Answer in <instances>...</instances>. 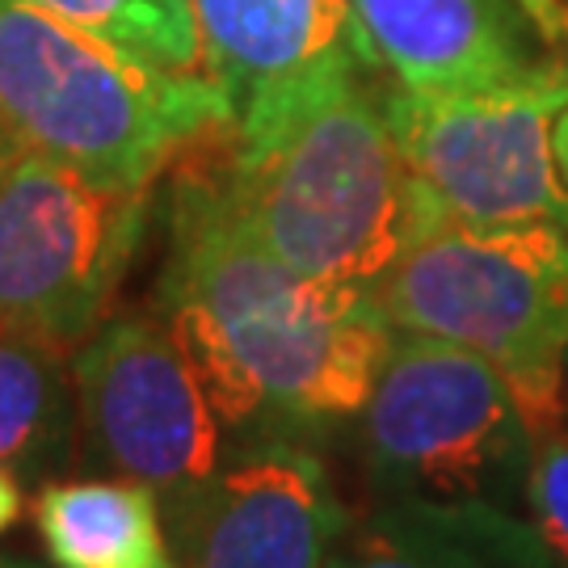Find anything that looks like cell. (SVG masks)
Listing matches in <instances>:
<instances>
[{
    "label": "cell",
    "instance_id": "16",
    "mask_svg": "<svg viewBox=\"0 0 568 568\" xmlns=\"http://www.w3.org/2000/svg\"><path fill=\"white\" fill-rule=\"evenodd\" d=\"M506 548L523 568H568V426L535 438L527 493L518 518H509Z\"/></svg>",
    "mask_w": 568,
    "mask_h": 568
},
{
    "label": "cell",
    "instance_id": "9",
    "mask_svg": "<svg viewBox=\"0 0 568 568\" xmlns=\"http://www.w3.org/2000/svg\"><path fill=\"white\" fill-rule=\"evenodd\" d=\"M182 568H328L354 518L325 459L295 438H257L164 506Z\"/></svg>",
    "mask_w": 568,
    "mask_h": 568
},
{
    "label": "cell",
    "instance_id": "6",
    "mask_svg": "<svg viewBox=\"0 0 568 568\" xmlns=\"http://www.w3.org/2000/svg\"><path fill=\"white\" fill-rule=\"evenodd\" d=\"M387 126L438 215L467 224H568V185L551 126L568 102V68L485 89H413L379 81Z\"/></svg>",
    "mask_w": 568,
    "mask_h": 568
},
{
    "label": "cell",
    "instance_id": "14",
    "mask_svg": "<svg viewBox=\"0 0 568 568\" xmlns=\"http://www.w3.org/2000/svg\"><path fill=\"white\" fill-rule=\"evenodd\" d=\"M509 518H447L384 506L345 535L328 568H523L506 548Z\"/></svg>",
    "mask_w": 568,
    "mask_h": 568
},
{
    "label": "cell",
    "instance_id": "5",
    "mask_svg": "<svg viewBox=\"0 0 568 568\" xmlns=\"http://www.w3.org/2000/svg\"><path fill=\"white\" fill-rule=\"evenodd\" d=\"M535 438L488 358L400 328L358 413L366 480L384 506L447 518H518Z\"/></svg>",
    "mask_w": 568,
    "mask_h": 568
},
{
    "label": "cell",
    "instance_id": "12",
    "mask_svg": "<svg viewBox=\"0 0 568 568\" xmlns=\"http://www.w3.org/2000/svg\"><path fill=\"white\" fill-rule=\"evenodd\" d=\"M30 518L55 568H182L161 497L140 480H47L34 493Z\"/></svg>",
    "mask_w": 568,
    "mask_h": 568
},
{
    "label": "cell",
    "instance_id": "11",
    "mask_svg": "<svg viewBox=\"0 0 568 568\" xmlns=\"http://www.w3.org/2000/svg\"><path fill=\"white\" fill-rule=\"evenodd\" d=\"M375 60L413 89H485L544 72V34L518 0H349Z\"/></svg>",
    "mask_w": 568,
    "mask_h": 568
},
{
    "label": "cell",
    "instance_id": "18",
    "mask_svg": "<svg viewBox=\"0 0 568 568\" xmlns=\"http://www.w3.org/2000/svg\"><path fill=\"white\" fill-rule=\"evenodd\" d=\"M21 509H26V497H21V480L13 471H4L0 467V535L13 527L21 518Z\"/></svg>",
    "mask_w": 568,
    "mask_h": 568
},
{
    "label": "cell",
    "instance_id": "15",
    "mask_svg": "<svg viewBox=\"0 0 568 568\" xmlns=\"http://www.w3.org/2000/svg\"><path fill=\"white\" fill-rule=\"evenodd\" d=\"M26 4H39L81 30L122 42L164 68L178 72L203 68V34L194 18V0H26Z\"/></svg>",
    "mask_w": 568,
    "mask_h": 568
},
{
    "label": "cell",
    "instance_id": "17",
    "mask_svg": "<svg viewBox=\"0 0 568 568\" xmlns=\"http://www.w3.org/2000/svg\"><path fill=\"white\" fill-rule=\"evenodd\" d=\"M527 9V18L535 21V30L544 34L548 47H565L568 39V4L565 0H518Z\"/></svg>",
    "mask_w": 568,
    "mask_h": 568
},
{
    "label": "cell",
    "instance_id": "21",
    "mask_svg": "<svg viewBox=\"0 0 568 568\" xmlns=\"http://www.w3.org/2000/svg\"><path fill=\"white\" fill-rule=\"evenodd\" d=\"M0 568H39V565H26L18 556H4V551H0Z\"/></svg>",
    "mask_w": 568,
    "mask_h": 568
},
{
    "label": "cell",
    "instance_id": "3",
    "mask_svg": "<svg viewBox=\"0 0 568 568\" xmlns=\"http://www.w3.org/2000/svg\"><path fill=\"white\" fill-rule=\"evenodd\" d=\"M0 126L105 185L152 190L194 140L232 126L224 84L178 72L26 0H0Z\"/></svg>",
    "mask_w": 568,
    "mask_h": 568
},
{
    "label": "cell",
    "instance_id": "19",
    "mask_svg": "<svg viewBox=\"0 0 568 568\" xmlns=\"http://www.w3.org/2000/svg\"><path fill=\"white\" fill-rule=\"evenodd\" d=\"M551 148H556V164H560V178H565V185H568V102L560 105V114H556Z\"/></svg>",
    "mask_w": 568,
    "mask_h": 568
},
{
    "label": "cell",
    "instance_id": "1",
    "mask_svg": "<svg viewBox=\"0 0 568 568\" xmlns=\"http://www.w3.org/2000/svg\"><path fill=\"white\" fill-rule=\"evenodd\" d=\"M178 161L156 316L190 354L224 434L236 447L307 443L358 422L396 337L375 291L307 278L265 253L227 211L199 140Z\"/></svg>",
    "mask_w": 568,
    "mask_h": 568
},
{
    "label": "cell",
    "instance_id": "2",
    "mask_svg": "<svg viewBox=\"0 0 568 568\" xmlns=\"http://www.w3.org/2000/svg\"><path fill=\"white\" fill-rule=\"evenodd\" d=\"M236 224L307 278L375 291L434 206L379 102V68H337L199 140Z\"/></svg>",
    "mask_w": 568,
    "mask_h": 568
},
{
    "label": "cell",
    "instance_id": "7",
    "mask_svg": "<svg viewBox=\"0 0 568 568\" xmlns=\"http://www.w3.org/2000/svg\"><path fill=\"white\" fill-rule=\"evenodd\" d=\"M148 211L152 190L105 185L21 148L0 182V321L77 354L110 321Z\"/></svg>",
    "mask_w": 568,
    "mask_h": 568
},
{
    "label": "cell",
    "instance_id": "13",
    "mask_svg": "<svg viewBox=\"0 0 568 568\" xmlns=\"http://www.w3.org/2000/svg\"><path fill=\"white\" fill-rule=\"evenodd\" d=\"M81 459L72 349L0 321V467L18 480H60Z\"/></svg>",
    "mask_w": 568,
    "mask_h": 568
},
{
    "label": "cell",
    "instance_id": "20",
    "mask_svg": "<svg viewBox=\"0 0 568 568\" xmlns=\"http://www.w3.org/2000/svg\"><path fill=\"white\" fill-rule=\"evenodd\" d=\"M18 140H13V135H9V131H4V126H0V182H4V173H9V169H13V161H18Z\"/></svg>",
    "mask_w": 568,
    "mask_h": 568
},
{
    "label": "cell",
    "instance_id": "4",
    "mask_svg": "<svg viewBox=\"0 0 568 568\" xmlns=\"http://www.w3.org/2000/svg\"><path fill=\"white\" fill-rule=\"evenodd\" d=\"M375 300L392 328L488 358L535 434L565 426L568 224H467L434 211Z\"/></svg>",
    "mask_w": 568,
    "mask_h": 568
},
{
    "label": "cell",
    "instance_id": "10",
    "mask_svg": "<svg viewBox=\"0 0 568 568\" xmlns=\"http://www.w3.org/2000/svg\"><path fill=\"white\" fill-rule=\"evenodd\" d=\"M194 18L232 122L257 119L337 68H379L349 0H194Z\"/></svg>",
    "mask_w": 568,
    "mask_h": 568
},
{
    "label": "cell",
    "instance_id": "23",
    "mask_svg": "<svg viewBox=\"0 0 568 568\" xmlns=\"http://www.w3.org/2000/svg\"><path fill=\"white\" fill-rule=\"evenodd\" d=\"M565 405H568V363H565Z\"/></svg>",
    "mask_w": 568,
    "mask_h": 568
},
{
    "label": "cell",
    "instance_id": "22",
    "mask_svg": "<svg viewBox=\"0 0 568 568\" xmlns=\"http://www.w3.org/2000/svg\"><path fill=\"white\" fill-rule=\"evenodd\" d=\"M560 60H565V68H568V39H565V47H560Z\"/></svg>",
    "mask_w": 568,
    "mask_h": 568
},
{
    "label": "cell",
    "instance_id": "8",
    "mask_svg": "<svg viewBox=\"0 0 568 568\" xmlns=\"http://www.w3.org/2000/svg\"><path fill=\"white\" fill-rule=\"evenodd\" d=\"M81 459L98 476L182 501L227 459L224 422L199 371L161 316H110L72 354Z\"/></svg>",
    "mask_w": 568,
    "mask_h": 568
}]
</instances>
